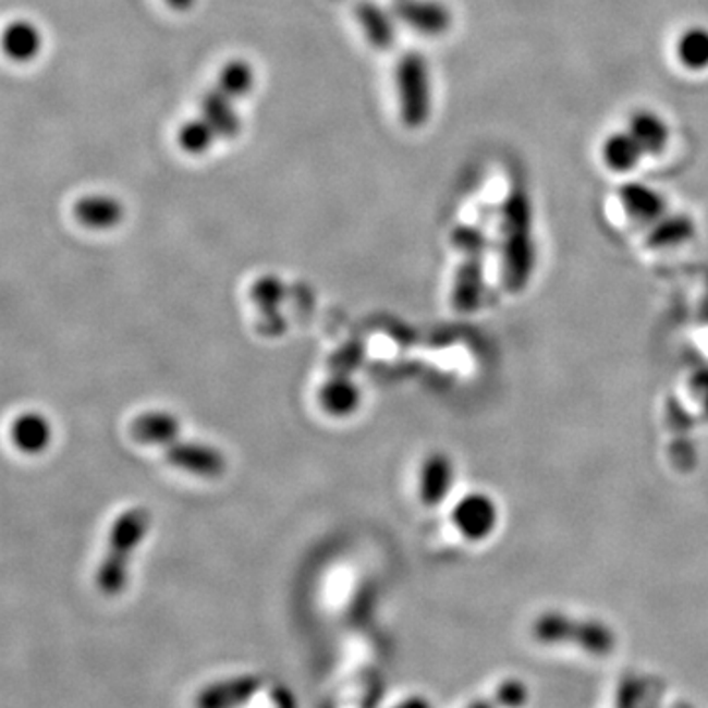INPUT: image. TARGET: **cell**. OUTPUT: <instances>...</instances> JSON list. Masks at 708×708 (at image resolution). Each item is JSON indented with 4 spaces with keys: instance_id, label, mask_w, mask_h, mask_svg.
<instances>
[{
    "instance_id": "1",
    "label": "cell",
    "mask_w": 708,
    "mask_h": 708,
    "mask_svg": "<svg viewBox=\"0 0 708 708\" xmlns=\"http://www.w3.org/2000/svg\"><path fill=\"white\" fill-rule=\"evenodd\" d=\"M132 437L146 445L162 447L163 456L173 466L202 478H219L227 468L223 453L215 447L187 441L182 437L178 417L166 412H146L132 422Z\"/></svg>"
},
{
    "instance_id": "2",
    "label": "cell",
    "mask_w": 708,
    "mask_h": 708,
    "mask_svg": "<svg viewBox=\"0 0 708 708\" xmlns=\"http://www.w3.org/2000/svg\"><path fill=\"white\" fill-rule=\"evenodd\" d=\"M150 512L146 508H131L112 524L107 553L97 571V585L107 595H119L129 583V569L136 547L150 529Z\"/></svg>"
},
{
    "instance_id": "3",
    "label": "cell",
    "mask_w": 708,
    "mask_h": 708,
    "mask_svg": "<svg viewBox=\"0 0 708 708\" xmlns=\"http://www.w3.org/2000/svg\"><path fill=\"white\" fill-rule=\"evenodd\" d=\"M395 91L400 117L407 129H422L434 109L431 70L424 53L405 51L395 63Z\"/></svg>"
},
{
    "instance_id": "4",
    "label": "cell",
    "mask_w": 708,
    "mask_h": 708,
    "mask_svg": "<svg viewBox=\"0 0 708 708\" xmlns=\"http://www.w3.org/2000/svg\"><path fill=\"white\" fill-rule=\"evenodd\" d=\"M502 243L508 272L520 278L534 258L532 241V199L526 187L516 185L502 203Z\"/></svg>"
},
{
    "instance_id": "5",
    "label": "cell",
    "mask_w": 708,
    "mask_h": 708,
    "mask_svg": "<svg viewBox=\"0 0 708 708\" xmlns=\"http://www.w3.org/2000/svg\"><path fill=\"white\" fill-rule=\"evenodd\" d=\"M456 534L468 544H483L495 536L502 522V512L496 498L483 490L463 496L451 512Z\"/></svg>"
},
{
    "instance_id": "6",
    "label": "cell",
    "mask_w": 708,
    "mask_h": 708,
    "mask_svg": "<svg viewBox=\"0 0 708 708\" xmlns=\"http://www.w3.org/2000/svg\"><path fill=\"white\" fill-rule=\"evenodd\" d=\"M392 14L425 38L443 36L453 26V14L441 0H394Z\"/></svg>"
},
{
    "instance_id": "7",
    "label": "cell",
    "mask_w": 708,
    "mask_h": 708,
    "mask_svg": "<svg viewBox=\"0 0 708 708\" xmlns=\"http://www.w3.org/2000/svg\"><path fill=\"white\" fill-rule=\"evenodd\" d=\"M455 461L443 451L429 453L422 461L417 475V495L424 506L436 508L445 500L455 485Z\"/></svg>"
},
{
    "instance_id": "8",
    "label": "cell",
    "mask_w": 708,
    "mask_h": 708,
    "mask_svg": "<svg viewBox=\"0 0 708 708\" xmlns=\"http://www.w3.org/2000/svg\"><path fill=\"white\" fill-rule=\"evenodd\" d=\"M620 203L632 221L648 227L668 212L666 197L648 183H624L620 187Z\"/></svg>"
},
{
    "instance_id": "9",
    "label": "cell",
    "mask_w": 708,
    "mask_h": 708,
    "mask_svg": "<svg viewBox=\"0 0 708 708\" xmlns=\"http://www.w3.org/2000/svg\"><path fill=\"white\" fill-rule=\"evenodd\" d=\"M354 16L365 32L366 40L375 50L388 51L395 44V16L384 11L375 0H356Z\"/></svg>"
},
{
    "instance_id": "10",
    "label": "cell",
    "mask_w": 708,
    "mask_h": 708,
    "mask_svg": "<svg viewBox=\"0 0 708 708\" xmlns=\"http://www.w3.org/2000/svg\"><path fill=\"white\" fill-rule=\"evenodd\" d=\"M73 217L77 223L95 229V231H107L121 224L124 217V207L119 199L111 195H85L73 205Z\"/></svg>"
},
{
    "instance_id": "11",
    "label": "cell",
    "mask_w": 708,
    "mask_h": 708,
    "mask_svg": "<svg viewBox=\"0 0 708 708\" xmlns=\"http://www.w3.org/2000/svg\"><path fill=\"white\" fill-rule=\"evenodd\" d=\"M199 111L205 121L211 124L212 131L221 138H236L243 129L239 112L233 109V99L224 95L219 87L205 93L199 102Z\"/></svg>"
},
{
    "instance_id": "12",
    "label": "cell",
    "mask_w": 708,
    "mask_h": 708,
    "mask_svg": "<svg viewBox=\"0 0 708 708\" xmlns=\"http://www.w3.org/2000/svg\"><path fill=\"white\" fill-rule=\"evenodd\" d=\"M627 132L636 138L646 156L666 152L671 138L669 124L663 117L654 111H636L627 121Z\"/></svg>"
},
{
    "instance_id": "13",
    "label": "cell",
    "mask_w": 708,
    "mask_h": 708,
    "mask_svg": "<svg viewBox=\"0 0 708 708\" xmlns=\"http://www.w3.org/2000/svg\"><path fill=\"white\" fill-rule=\"evenodd\" d=\"M695 221L683 212H666L656 223L649 224L646 244L654 251L681 246L693 239Z\"/></svg>"
},
{
    "instance_id": "14",
    "label": "cell",
    "mask_w": 708,
    "mask_h": 708,
    "mask_svg": "<svg viewBox=\"0 0 708 708\" xmlns=\"http://www.w3.org/2000/svg\"><path fill=\"white\" fill-rule=\"evenodd\" d=\"M644 156L646 154L627 129L608 134L607 141L602 144V160L612 172L627 173L636 170L637 163L642 162Z\"/></svg>"
},
{
    "instance_id": "15",
    "label": "cell",
    "mask_w": 708,
    "mask_h": 708,
    "mask_svg": "<svg viewBox=\"0 0 708 708\" xmlns=\"http://www.w3.org/2000/svg\"><path fill=\"white\" fill-rule=\"evenodd\" d=\"M4 53L14 61H30L40 53L41 34L32 22L14 21L7 26L2 36Z\"/></svg>"
},
{
    "instance_id": "16",
    "label": "cell",
    "mask_w": 708,
    "mask_h": 708,
    "mask_svg": "<svg viewBox=\"0 0 708 708\" xmlns=\"http://www.w3.org/2000/svg\"><path fill=\"white\" fill-rule=\"evenodd\" d=\"M50 422L40 414H22L12 424V441L24 453H40L50 445Z\"/></svg>"
},
{
    "instance_id": "17",
    "label": "cell",
    "mask_w": 708,
    "mask_h": 708,
    "mask_svg": "<svg viewBox=\"0 0 708 708\" xmlns=\"http://www.w3.org/2000/svg\"><path fill=\"white\" fill-rule=\"evenodd\" d=\"M679 63L688 71L708 70V28L707 26H688L679 36Z\"/></svg>"
},
{
    "instance_id": "18",
    "label": "cell",
    "mask_w": 708,
    "mask_h": 708,
    "mask_svg": "<svg viewBox=\"0 0 708 708\" xmlns=\"http://www.w3.org/2000/svg\"><path fill=\"white\" fill-rule=\"evenodd\" d=\"M573 642H577L581 648L593 656H607L614 649L617 636L605 622L585 620V622H577V632Z\"/></svg>"
},
{
    "instance_id": "19",
    "label": "cell",
    "mask_w": 708,
    "mask_h": 708,
    "mask_svg": "<svg viewBox=\"0 0 708 708\" xmlns=\"http://www.w3.org/2000/svg\"><path fill=\"white\" fill-rule=\"evenodd\" d=\"M577 632V622L565 617L563 612H546L534 622V637L541 644H561L573 642Z\"/></svg>"
},
{
    "instance_id": "20",
    "label": "cell",
    "mask_w": 708,
    "mask_h": 708,
    "mask_svg": "<svg viewBox=\"0 0 708 708\" xmlns=\"http://www.w3.org/2000/svg\"><path fill=\"white\" fill-rule=\"evenodd\" d=\"M217 87L231 99H243L254 87V70L248 61L231 60L219 71Z\"/></svg>"
},
{
    "instance_id": "21",
    "label": "cell",
    "mask_w": 708,
    "mask_h": 708,
    "mask_svg": "<svg viewBox=\"0 0 708 708\" xmlns=\"http://www.w3.org/2000/svg\"><path fill=\"white\" fill-rule=\"evenodd\" d=\"M215 138H217V132L212 131L211 124L205 121L203 117L183 122L182 129L178 131L180 148H182L183 152L192 154V156L207 152L211 148Z\"/></svg>"
},
{
    "instance_id": "22",
    "label": "cell",
    "mask_w": 708,
    "mask_h": 708,
    "mask_svg": "<svg viewBox=\"0 0 708 708\" xmlns=\"http://www.w3.org/2000/svg\"><path fill=\"white\" fill-rule=\"evenodd\" d=\"M325 407L331 414L343 415L353 412L354 405L358 402V394L356 388L351 384L349 378H337L331 380L329 384L325 386L324 394Z\"/></svg>"
},
{
    "instance_id": "23",
    "label": "cell",
    "mask_w": 708,
    "mask_h": 708,
    "mask_svg": "<svg viewBox=\"0 0 708 708\" xmlns=\"http://www.w3.org/2000/svg\"><path fill=\"white\" fill-rule=\"evenodd\" d=\"M498 700H500L504 707H522V705L527 700V688L524 687V683H520V681H508V683H504V685L500 687V691H498Z\"/></svg>"
},
{
    "instance_id": "24",
    "label": "cell",
    "mask_w": 708,
    "mask_h": 708,
    "mask_svg": "<svg viewBox=\"0 0 708 708\" xmlns=\"http://www.w3.org/2000/svg\"><path fill=\"white\" fill-rule=\"evenodd\" d=\"M166 4L175 12L192 11L195 0H166Z\"/></svg>"
},
{
    "instance_id": "25",
    "label": "cell",
    "mask_w": 708,
    "mask_h": 708,
    "mask_svg": "<svg viewBox=\"0 0 708 708\" xmlns=\"http://www.w3.org/2000/svg\"><path fill=\"white\" fill-rule=\"evenodd\" d=\"M395 708H431V707L427 705V700H424V698L412 697V698H407V700H404L402 705H398V707Z\"/></svg>"
}]
</instances>
